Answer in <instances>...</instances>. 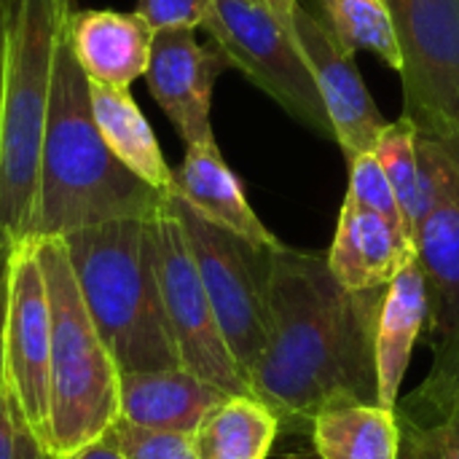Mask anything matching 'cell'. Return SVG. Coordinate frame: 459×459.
<instances>
[{"instance_id": "cell-1", "label": "cell", "mask_w": 459, "mask_h": 459, "mask_svg": "<svg viewBox=\"0 0 459 459\" xmlns=\"http://www.w3.org/2000/svg\"><path fill=\"white\" fill-rule=\"evenodd\" d=\"M385 290H347L325 253L280 245L269 274V342L250 390L282 430H307L331 406L379 403L377 320Z\"/></svg>"}, {"instance_id": "cell-2", "label": "cell", "mask_w": 459, "mask_h": 459, "mask_svg": "<svg viewBox=\"0 0 459 459\" xmlns=\"http://www.w3.org/2000/svg\"><path fill=\"white\" fill-rule=\"evenodd\" d=\"M167 199L108 151L91 116L86 73L78 67L67 38H62L51 78L30 237H67L113 221H151Z\"/></svg>"}, {"instance_id": "cell-3", "label": "cell", "mask_w": 459, "mask_h": 459, "mask_svg": "<svg viewBox=\"0 0 459 459\" xmlns=\"http://www.w3.org/2000/svg\"><path fill=\"white\" fill-rule=\"evenodd\" d=\"M83 304L121 374L183 368L159 293L151 221H113L62 237Z\"/></svg>"}, {"instance_id": "cell-4", "label": "cell", "mask_w": 459, "mask_h": 459, "mask_svg": "<svg viewBox=\"0 0 459 459\" xmlns=\"http://www.w3.org/2000/svg\"><path fill=\"white\" fill-rule=\"evenodd\" d=\"M32 239L51 309L48 455L70 459L121 420V371L83 304L62 237Z\"/></svg>"}, {"instance_id": "cell-5", "label": "cell", "mask_w": 459, "mask_h": 459, "mask_svg": "<svg viewBox=\"0 0 459 459\" xmlns=\"http://www.w3.org/2000/svg\"><path fill=\"white\" fill-rule=\"evenodd\" d=\"M75 0H8L0 102V250L30 239L59 43Z\"/></svg>"}, {"instance_id": "cell-6", "label": "cell", "mask_w": 459, "mask_h": 459, "mask_svg": "<svg viewBox=\"0 0 459 459\" xmlns=\"http://www.w3.org/2000/svg\"><path fill=\"white\" fill-rule=\"evenodd\" d=\"M229 352L250 382L269 342V274L277 247H258L169 196Z\"/></svg>"}, {"instance_id": "cell-7", "label": "cell", "mask_w": 459, "mask_h": 459, "mask_svg": "<svg viewBox=\"0 0 459 459\" xmlns=\"http://www.w3.org/2000/svg\"><path fill=\"white\" fill-rule=\"evenodd\" d=\"M202 30L229 67H237L307 129L333 140L315 75L288 19L250 0H212Z\"/></svg>"}, {"instance_id": "cell-8", "label": "cell", "mask_w": 459, "mask_h": 459, "mask_svg": "<svg viewBox=\"0 0 459 459\" xmlns=\"http://www.w3.org/2000/svg\"><path fill=\"white\" fill-rule=\"evenodd\" d=\"M151 237L161 307L180 366L226 395H253L247 377L237 366L218 328L194 253L169 199L151 218Z\"/></svg>"}, {"instance_id": "cell-9", "label": "cell", "mask_w": 459, "mask_h": 459, "mask_svg": "<svg viewBox=\"0 0 459 459\" xmlns=\"http://www.w3.org/2000/svg\"><path fill=\"white\" fill-rule=\"evenodd\" d=\"M385 3L401 51V118L428 137H459V0Z\"/></svg>"}, {"instance_id": "cell-10", "label": "cell", "mask_w": 459, "mask_h": 459, "mask_svg": "<svg viewBox=\"0 0 459 459\" xmlns=\"http://www.w3.org/2000/svg\"><path fill=\"white\" fill-rule=\"evenodd\" d=\"M51 309L38 242L22 239L8 261V312L3 339V393L24 430L48 452Z\"/></svg>"}, {"instance_id": "cell-11", "label": "cell", "mask_w": 459, "mask_h": 459, "mask_svg": "<svg viewBox=\"0 0 459 459\" xmlns=\"http://www.w3.org/2000/svg\"><path fill=\"white\" fill-rule=\"evenodd\" d=\"M438 143L444 151V186L414 237L428 288L425 336L436 352L430 371L436 379L449 377L459 366V137Z\"/></svg>"}, {"instance_id": "cell-12", "label": "cell", "mask_w": 459, "mask_h": 459, "mask_svg": "<svg viewBox=\"0 0 459 459\" xmlns=\"http://www.w3.org/2000/svg\"><path fill=\"white\" fill-rule=\"evenodd\" d=\"M290 27L315 75L333 140L339 143L344 159L352 161L363 153H374L390 121L382 116L374 97L368 94L355 65V54H347L323 27V22L301 3L290 16Z\"/></svg>"}, {"instance_id": "cell-13", "label": "cell", "mask_w": 459, "mask_h": 459, "mask_svg": "<svg viewBox=\"0 0 459 459\" xmlns=\"http://www.w3.org/2000/svg\"><path fill=\"white\" fill-rule=\"evenodd\" d=\"M226 67L212 43L196 40V30L153 32L145 83L186 145L215 140L210 118L212 89Z\"/></svg>"}, {"instance_id": "cell-14", "label": "cell", "mask_w": 459, "mask_h": 459, "mask_svg": "<svg viewBox=\"0 0 459 459\" xmlns=\"http://www.w3.org/2000/svg\"><path fill=\"white\" fill-rule=\"evenodd\" d=\"M67 46L86 78L129 89L145 75L153 30L134 11H73L65 30Z\"/></svg>"}, {"instance_id": "cell-15", "label": "cell", "mask_w": 459, "mask_h": 459, "mask_svg": "<svg viewBox=\"0 0 459 459\" xmlns=\"http://www.w3.org/2000/svg\"><path fill=\"white\" fill-rule=\"evenodd\" d=\"M172 196L191 207L204 221L258 245L280 247L282 242L266 229V223L250 207L239 178L226 164L215 140L186 145V156L175 169Z\"/></svg>"}, {"instance_id": "cell-16", "label": "cell", "mask_w": 459, "mask_h": 459, "mask_svg": "<svg viewBox=\"0 0 459 459\" xmlns=\"http://www.w3.org/2000/svg\"><path fill=\"white\" fill-rule=\"evenodd\" d=\"M414 253L417 247L403 229L344 199L325 258L339 285L360 293L385 290Z\"/></svg>"}, {"instance_id": "cell-17", "label": "cell", "mask_w": 459, "mask_h": 459, "mask_svg": "<svg viewBox=\"0 0 459 459\" xmlns=\"http://www.w3.org/2000/svg\"><path fill=\"white\" fill-rule=\"evenodd\" d=\"M428 331V288L417 253L385 288L379 320H377V395L379 406L395 409L401 401V385L409 371L414 344Z\"/></svg>"}, {"instance_id": "cell-18", "label": "cell", "mask_w": 459, "mask_h": 459, "mask_svg": "<svg viewBox=\"0 0 459 459\" xmlns=\"http://www.w3.org/2000/svg\"><path fill=\"white\" fill-rule=\"evenodd\" d=\"M223 398L226 393L186 368L121 374V420L143 430L191 438Z\"/></svg>"}, {"instance_id": "cell-19", "label": "cell", "mask_w": 459, "mask_h": 459, "mask_svg": "<svg viewBox=\"0 0 459 459\" xmlns=\"http://www.w3.org/2000/svg\"><path fill=\"white\" fill-rule=\"evenodd\" d=\"M86 81H89L91 116L108 151L145 186H151L164 196H172L175 169L167 164L156 132L151 129L132 91L91 78Z\"/></svg>"}, {"instance_id": "cell-20", "label": "cell", "mask_w": 459, "mask_h": 459, "mask_svg": "<svg viewBox=\"0 0 459 459\" xmlns=\"http://www.w3.org/2000/svg\"><path fill=\"white\" fill-rule=\"evenodd\" d=\"M374 156L393 186L406 231L414 239L444 186L441 143L436 137L420 134L406 118H398L390 121L379 137Z\"/></svg>"}, {"instance_id": "cell-21", "label": "cell", "mask_w": 459, "mask_h": 459, "mask_svg": "<svg viewBox=\"0 0 459 459\" xmlns=\"http://www.w3.org/2000/svg\"><path fill=\"white\" fill-rule=\"evenodd\" d=\"M312 452L320 459H398L401 425L395 409L379 403L331 406L312 425Z\"/></svg>"}, {"instance_id": "cell-22", "label": "cell", "mask_w": 459, "mask_h": 459, "mask_svg": "<svg viewBox=\"0 0 459 459\" xmlns=\"http://www.w3.org/2000/svg\"><path fill=\"white\" fill-rule=\"evenodd\" d=\"M282 428L255 395H226L191 436L199 459H266Z\"/></svg>"}, {"instance_id": "cell-23", "label": "cell", "mask_w": 459, "mask_h": 459, "mask_svg": "<svg viewBox=\"0 0 459 459\" xmlns=\"http://www.w3.org/2000/svg\"><path fill=\"white\" fill-rule=\"evenodd\" d=\"M398 459H459V387H420L395 406Z\"/></svg>"}, {"instance_id": "cell-24", "label": "cell", "mask_w": 459, "mask_h": 459, "mask_svg": "<svg viewBox=\"0 0 459 459\" xmlns=\"http://www.w3.org/2000/svg\"><path fill=\"white\" fill-rule=\"evenodd\" d=\"M317 19L347 54L371 51L401 70V51L385 0H315Z\"/></svg>"}, {"instance_id": "cell-25", "label": "cell", "mask_w": 459, "mask_h": 459, "mask_svg": "<svg viewBox=\"0 0 459 459\" xmlns=\"http://www.w3.org/2000/svg\"><path fill=\"white\" fill-rule=\"evenodd\" d=\"M347 164H350L347 202H352V204H358V207H363L368 212H377L385 221H390L393 226H398V229L406 231V223H403L398 199L393 194V186H390V180H387L379 159L374 153H363V156H358V159H352Z\"/></svg>"}, {"instance_id": "cell-26", "label": "cell", "mask_w": 459, "mask_h": 459, "mask_svg": "<svg viewBox=\"0 0 459 459\" xmlns=\"http://www.w3.org/2000/svg\"><path fill=\"white\" fill-rule=\"evenodd\" d=\"M105 444H110L124 459H199L188 436L143 430L124 420L110 428Z\"/></svg>"}, {"instance_id": "cell-27", "label": "cell", "mask_w": 459, "mask_h": 459, "mask_svg": "<svg viewBox=\"0 0 459 459\" xmlns=\"http://www.w3.org/2000/svg\"><path fill=\"white\" fill-rule=\"evenodd\" d=\"M212 0H137L134 13L153 30H199Z\"/></svg>"}, {"instance_id": "cell-28", "label": "cell", "mask_w": 459, "mask_h": 459, "mask_svg": "<svg viewBox=\"0 0 459 459\" xmlns=\"http://www.w3.org/2000/svg\"><path fill=\"white\" fill-rule=\"evenodd\" d=\"M0 459H54L24 430L5 393H0Z\"/></svg>"}, {"instance_id": "cell-29", "label": "cell", "mask_w": 459, "mask_h": 459, "mask_svg": "<svg viewBox=\"0 0 459 459\" xmlns=\"http://www.w3.org/2000/svg\"><path fill=\"white\" fill-rule=\"evenodd\" d=\"M8 261H11V247L0 250V393H3V339H5V312H8Z\"/></svg>"}, {"instance_id": "cell-30", "label": "cell", "mask_w": 459, "mask_h": 459, "mask_svg": "<svg viewBox=\"0 0 459 459\" xmlns=\"http://www.w3.org/2000/svg\"><path fill=\"white\" fill-rule=\"evenodd\" d=\"M5 32H8V0H0V102H3V78H5Z\"/></svg>"}, {"instance_id": "cell-31", "label": "cell", "mask_w": 459, "mask_h": 459, "mask_svg": "<svg viewBox=\"0 0 459 459\" xmlns=\"http://www.w3.org/2000/svg\"><path fill=\"white\" fill-rule=\"evenodd\" d=\"M70 459H124L110 444H105V441H100V444H94V446H89V449H83V452H78L75 457Z\"/></svg>"}, {"instance_id": "cell-32", "label": "cell", "mask_w": 459, "mask_h": 459, "mask_svg": "<svg viewBox=\"0 0 459 459\" xmlns=\"http://www.w3.org/2000/svg\"><path fill=\"white\" fill-rule=\"evenodd\" d=\"M250 3L264 5V8L274 11L277 16H282V19H288V22H290L293 11H296V5H299V0H250Z\"/></svg>"}, {"instance_id": "cell-33", "label": "cell", "mask_w": 459, "mask_h": 459, "mask_svg": "<svg viewBox=\"0 0 459 459\" xmlns=\"http://www.w3.org/2000/svg\"><path fill=\"white\" fill-rule=\"evenodd\" d=\"M425 387H459V366L449 374V377H428L425 379Z\"/></svg>"}, {"instance_id": "cell-34", "label": "cell", "mask_w": 459, "mask_h": 459, "mask_svg": "<svg viewBox=\"0 0 459 459\" xmlns=\"http://www.w3.org/2000/svg\"><path fill=\"white\" fill-rule=\"evenodd\" d=\"M285 459H320L315 452H301V455H290V457Z\"/></svg>"}]
</instances>
